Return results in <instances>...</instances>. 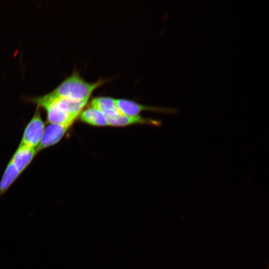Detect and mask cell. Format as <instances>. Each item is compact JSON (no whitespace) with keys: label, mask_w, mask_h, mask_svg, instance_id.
<instances>
[{"label":"cell","mask_w":269,"mask_h":269,"mask_svg":"<svg viewBox=\"0 0 269 269\" xmlns=\"http://www.w3.org/2000/svg\"><path fill=\"white\" fill-rule=\"evenodd\" d=\"M105 82L103 79L95 82H88L75 72L49 94L56 97H67L88 101L92 93Z\"/></svg>","instance_id":"6da1fadb"},{"label":"cell","mask_w":269,"mask_h":269,"mask_svg":"<svg viewBox=\"0 0 269 269\" xmlns=\"http://www.w3.org/2000/svg\"><path fill=\"white\" fill-rule=\"evenodd\" d=\"M44 130V124L37 109L24 131L21 144L32 148L38 147Z\"/></svg>","instance_id":"7a4b0ae2"},{"label":"cell","mask_w":269,"mask_h":269,"mask_svg":"<svg viewBox=\"0 0 269 269\" xmlns=\"http://www.w3.org/2000/svg\"><path fill=\"white\" fill-rule=\"evenodd\" d=\"M115 101L120 114L127 116H137L140 112L145 110L156 111L168 113H175L178 111L175 109H161L144 106L126 99H115Z\"/></svg>","instance_id":"3957f363"},{"label":"cell","mask_w":269,"mask_h":269,"mask_svg":"<svg viewBox=\"0 0 269 269\" xmlns=\"http://www.w3.org/2000/svg\"><path fill=\"white\" fill-rule=\"evenodd\" d=\"M70 127L59 124H50L44 129L37 151L51 146L58 143Z\"/></svg>","instance_id":"277c9868"},{"label":"cell","mask_w":269,"mask_h":269,"mask_svg":"<svg viewBox=\"0 0 269 269\" xmlns=\"http://www.w3.org/2000/svg\"><path fill=\"white\" fill-rule=\"evenodd\" d=\"M36 149L20 144L10 160L21 173L33 160Z\"/></svg>","instance_id":"5b68a950"},{"label":"cell","mask_w":269,"mask_h":269,"mask_svg":"<svg viewBox=\"0 0 269 269\" xmlns=\"http://www.w3.org/2000/svg\"><path fill=\"white\" fill-rule=\"evenodd\" d=\"M90 107L101 112L107 118L121 115L115 99L110 97H96L91 101Z\"/></svg>","instance_id":"8992f818"},{"label":"cell","mask_w":269,"mask_h":269,"mask_svg":"<svg viewBox=\"0 0 269 269\" xmlns=\"http://www.w3.org/2000/svg\"><path fill=\"white\" fill-rule=\"evenodd\" d=\"M108 125L115 127H122L134 124H151L158 125L159 123L156 121L142 118L138 116L131 117L118 115L107 118Z\"/></svg>","instance_id":"52a82bcc"},{"label":"cell","mask_w":269,"mask_h":269,"mask_svg":"<svg viewBox=\"0 0 269 269\" xmlns=\"http://www.w3.org/2000/svg\"><path fill=\"white\" fill-rule=\"evenodd\" d=\"M79 116L80 120L87 124L96 126L108 125L107 117L101 112L91 107L81 112Z\"/></svg>","instance_id":"ba28073f"},{"label":"cell","mask_w":269,"mask_h":269,"mask_svg":"<svg viewBox=\"0 0 269 269\" xmlns=\"http://www.w3.org/2000/svg\"><path fill=\"white\" fill-rule=\"evenodd\" d=\"M20 174L19 172L10 161L0 181V197L8 190Z\"/></svg>","instance_id":"9c48e42d"}]
</instances>
